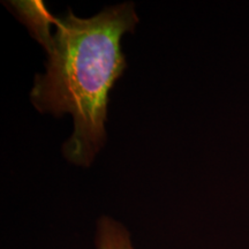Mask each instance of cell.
<instances>
[{"label": "cell", "mask_w": 249, "mask_h": 249, "mask_svg": "<svg viewBox=\"0 0 249 249\" xmlns=\"http://www.w3.org/2000/svg\"><path fill=\"white\" fill-rule=\"evenodd\" d=\"M138 21L133 5L123 4L90 18L71 11L60 18L49 14L31 27L49 53L46 73L36 76L31 101L40 112L74 117V133L64 145L71 163L88 166L104 144L108 92L126 68L120 39Z\"/></svg>", "instance_id": "cell-1"}, {"label": "cell", "mask_w": 249, "mask_h": 249, "mask_svg": "<svg viewBox=\"0 0 249 249\" xmlns=\"http://www.w3.org/2000/svg\"><path fill=\"white\" fill-rule=\"evenodd\" d=\"M96 249H135L128 231L110 217L98 220L96 232Z\"/></svg>", "instance_id": "cell-2"}]
</instances>
